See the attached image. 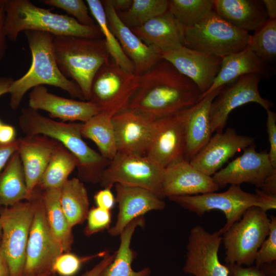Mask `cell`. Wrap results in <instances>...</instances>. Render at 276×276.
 I'll return each instance as SVG.
<instances>
[{
	"instance_id": "6da1fadb",
	"label": "cell",
	"mask_w": 276,
	"mask_h": 276,
	"mask_svg": "<svg viewBox=\"0 0 276 276\" xmlns=\"http://www.w3.org/2000/svg\"><path fill=\"white\" fill-rule=\"evenodd\" d=\"M201 95L193 81L162 59L139 75L128 109L153 121L192 107Z\"/></svg>"
},
{
	"instance_id": "7a4b0ae2",
	"label": "cell",
	"mask_w": 276,
	"mask_h": 276,
	"mask_svg": "<svg viewBox=\"0 0 276 276\" xmlns=\"http://www.w3.org/2000/svg\"><path fill=\"white\" fill-rule=\"evenodd\" d=\"M26 135H43L64 146L78 160V178L83 182L99 183L109 160L90 148L82 136L81 124L58 122L29 107L22 108L18 119Z\"/></svg>"
},
{
	"instance_id": "3957f363",
	"label": "cell",
	"mask_w": 276,
	"mask_h": 276,
	"mask_svg": "<svg viewBox=\"0 0 276 276\" xmlns=\"http://www.w3.org/2000/svg\"><path fill=\"white\" fill-rule=\"evenodd\" d=\"M24 33L31 53L32 63L26 74L13 80L10 86L8 93L10 107L16 110L29 90L44 85L59 88L73 98L85 101L79 87L65 77L58 67L54 51V36L36 31Z\"/></svg>"
},
{
	"instance_id": "277c9868",
	"label": "cell",
	"mask_w": 276,
	"mask_h": 276,
	"mask_svg": "<svg viewBox=\"0 0 276 276\" xmlns=\"http://www.w3.org/2000/svg\"><path fill=\"white\" fill-rule=\"evenodd\" d=\"M5 12L6 36L15 41L21 32L36 31L54 36L103 38L97 25L87 26L71 16L39 7L29 0H0Z\"/></svg>"
},
{
	"instance_id": "5b68a950",
	"label": "cell",
	"mask_w": 276,
	"mask_h": 276,
	"mask_svg": "<svg viewBox=\"0 0 276 276\" xmlns=\"http://www.w3.org/2000/svg\"><path fill=\"white\" fill-rule=\"evenodd\" d=\"M53 44L60 71L76 83L88 101L94 76L111 58L103 38L54 36Z\"/></svg>"
},
{
	"instance_id": "8992f818",
	"label": "cell",
	"mask_w": 276,
	"mask_h": 276,
	"mask_svg": "<svg viewBox=\"0 0 276 276\" xmlns=\"http://www.w3.org/2000/svg\"><path fill=\"white\" fill-rule=\"evenodd\" d=\"M168 198L200 217L212 210L222 211L226 221L224 225L217 232L220 235L238 221L250 207L259 206L266 211L276 209V197L268 196L258 188L255 193H248L239 185H231L226 191L221 193L173 196Z\"/></svg>"
},
{
	"instance_id": "52a82bcc",
	"label": "cell",
	"mask_w": 276,
	"mask_h": 276,
	"mask_svg": "<svg viewBox=\"0 0 276 276\" xmlns=\"http://www.w3.org/2000/svg\"><path fill=\"white\" fill-rule=\"evenodd\" d=\"M266 212L259 206L250 207L222 235L226 264L253 265L269 232L270 219Z\"/></svg>"
},
{
	"instance_id": "ba28073f",
	"label": "cell",
	"mask_w": 276,
	"mask_h": 276,
	"mask_svg": "<svg viewBox=\"0 0 276 276\" xmlns=\"http://www.w3.org/2000/svg\"><path fill=\"white\" fill-rule=\"evenodd\" d=\"M250 35L232 25L214 10L198 24L184 29V46L222 58L245 49Z\"/></svg>"
},
{
	"instance_id": "9c48e42d",
	"label": "cell",
	"mask_w": 276,
	"mask_h": 276,
	"mask_svg": "<svg viewBox=\"0 0 276 276\" xmlns=\"http://www.w3.org/2000/svg\"><path fill=\"white\" fill-rule=\"evenodd\" d=\"M42 192L37 187L30 199L33 203L34 215L27 245L24 276H51L55 260L64 252L47 221Z\"/></svg>"
},
{
	"instance_id": "30bf717a",
	"label": "cell",
	"mask_w": 276,
	"mask_h": 276,
	"mask_svg": "<svg viewBox=\"0 0 276 276\" xmlns=\"http://www.w3.org/2000/svg\"><path fill=\"white\" fill-rule=\"evenodd\" d=\"M139 82V75L124 70L110 58L94 76L88 101L100 112L113 117L128 109Z\"/></svg>"
},
{
	"instance_id": "8fae6325",
	"label": "cell",
	"mask_w": 276,
	"mask_h": 276,
	"mask_svg": "<svg viewBox=\"0 0 276 276\" xmlns=\"http://www.w3.org/2000/svg\"><path fill=\"white\" fill-rule=\"evenodd\" d=\"M34 215L31 199L0 208L1 246L10 276H24L26 248Z\"/></svg>"
},
{
	"instance_id": "7c38bea8",
	"label": "cell",
	"mask_w": 276,
	"mask_h": 276,
	"mask_svg": "<svg viewBox=\"0 0 276 276\" xmlns=\"http://www.w3.org/2000/svg\"><path fill=\"white\" fill-rule=\"evenodd\" d=\"M164 169L145 155L118 152L103 172L100 186L111 188L116 183L149 190L160 198Z\"/></svg>"
},
{
	"instance_id": "4fadbf2b",
	"label": "cell",
	"mask_w": 276,
	"mask_h": 276,
	"mask_svg": "<svg viewBox=\"0 0 276 276\" xmlns=\"http://www.w3.org/2000/svg\"><path fill=\"white\" fill-rule=\"evenodd\" d=\"M190 108L153 121L145 155L163 169L184 159L186 124Z\"/></svg>"
},
{
	"instance_id": "5bb4252c",
	"label": "cell",
	"mask_w": 276,
	"mask_h": 276,
	"mask_svg": "<svg viewBox=\"0 0 276 276\" xmlns=\"http://www.w3.org/2000/svg\"><path fill=\"white\" fill-rule=\"evenodd\" d=\"M263 76L256 74L242 76L223 87L212 102L210 119L213 133L221 132L232 110L246 104L254 102L265 110L273 104L263 98L259 90V83Z\"/></svg>"
},
{
	"instance_id": "9a60e30c",
	"label": "cell",
	"mask_w": 276,
	"mask_h": 276,
	"mask_svg": "<svg viewBox=\"0 0 276 276\" xmlns=\"http://www.w3.org/2000/svg\"><path fill=\"white\" fill-rule=\"evenodd\" d=\"M222 237L197 225L191 228L187 245L185 272L195 276H228L226 264L221 263L218 251Z\"/></svg>"
},
{
	"instance_id": "2e32d148",
	"label": "cell",
	"mask_w": 276,
	"mask_h": 276,
	"mask_svg": "<svg viewBox=\"0 0 276 276\" xmlns=\"http://www.w3.org/2000/svg\"><path fill=\"white\" fill-rule=\"evenodd\" d=\"M275 171L276 168L272 166L268 153L258 152L254 143L212 177L219 187L248 183L259 188L265 178Z\"/></svg>"
},
{
	"instance_id": "e0dca14e",
	"label": "cell",
	"mask_w": 276,
	"mask_h": 276,
	"mask_svg": "<svg viewBox=\"0 0 276 276\" xmlns=\"http://www.w3.org/2000/svg\"><path fill=\"white\" fill-rule=\"evenodd\" d=\"M161 53L162 58L193 81L202 95L211 87L221 67V57L184 45Z\"/></svg>"
},
{
	"instance_id": "ac0fdd59",
	"label": "cell",
	"mask_w": 276,
	"mask_h": 276,
	"mask_svg": "<svg viewBox=\"0 0 276 276\" xmlns=\"http://www.w3.org/2000/svg\"><path fill=\"white\" fill-rule=\"evenodd\" d=\"M254 143V137L239 134L234 129L228 128L211 136L190 163L200 171L212 176L237 152Z\"/></svg>"
},
{
	"instance_id": "d6986e66",
	"label": "cell",
	"mask_w": 276,
	"mask_h": 276,
	"mask_svg": "<svg viewBox=\"0 0 276 276\" xmlns=\"http://www.w3.org/2000/svg\"><path fill=\"white\" fill-rule=\"evenodd\" d=\"M101 1L108 26L123 52L133 63L135 74L141 75L163 59L159 49L146 44L122 22L109 0Z\"/></svg>"
},
{
	"instance_id": "ffe728a7",
	"label": "cell",
	"mask_w": 276,
	"mask_h": 276,
	"mask_svg": "<svg viewBox=\"0 0 276 276\" xmlns=\"http://www.w3.org/2000/svg\"><path fill=\"white\" fill-rule=\"evenodd\" d=\"M114 186L119 212L114 226L107 230L111 236L120 235L134 219L150 211L162 210L165 208L163 199L149 190L119 183Z\"/></svg>"
},
{
	"instance_id": "44dd1931",
	"label": "cell",
	"mask_w": 276,
	"mask_h": 276,
	"mask_svg": "<svg viewBox=\"0 0 276 276\" xmlns=\"http://www.w3.org/2000/svg\"><path fill=\"white\" fill-rule=\"evenodd\" d=\"M219 188L212 176L200 171L185 159L174 162L164 170V197L205 194L216 192Z\"/></svg>"
},
{
	"instance_id": "7402d4cb",
	"label": "cell",
	"mask_w": 276,
	"mask_h": 276,
	"mask_svg": "<svg viewBox=\"0 0 276 276\" xmlns=\"http://www.w3.org/2000/svg\"><path fill=\"white\" fill-rule=\"evenodd\" d=\"M17 140V151L25 173L27 200H29L38 186L59 142L43 135H25Z\"/></svg>"
},
{
	"instance_id": "603a6c76",
	"label": "cell",
	"mask_w": 276,
	"mask_h": 276,
	"mask_svg": "<svg viewBox=\"0 0 276 276\" xmlns=\"http://www.w3.org/2000/svg\"><path fill=\"white\" fill-rule=\"evenodd\" d=\"M29 107L48 112L51 118L66 122L87 121L100 112L99 109L87 101L65 98L49 91L43 85L32 88L29 94Z\"/></svg>"
},
{
	"instance_id": "cb8c5ba5",
	"label": "cell",
	"mask_w": 276,
	"mask_h": 276,
	"mask_svg": "<svg viewBox=\"0 0 276 276\" xmlns=\"http://www.w3.org/2000/svg\"><path fill=\"white\" fill-rule=\"evenodd\" d=\"M118 152L145 155L153 121L128 109L112 117Z\"/></svg>"
},
{
	"instance_id": "d4e9b609",
	"label": "cell",
	"mask_w": 276,
	"mask_h": 276,
	"mask_svg": "<svg viewBox=\"0 0 276 276\" xmlns=\"http://www.w3.org/2000/svg\"><path fill=\"white\" fill-rule=\"evenodd\" d=\"M184 29L168 10L131 30L144 43L156 48L162 53L184 45Z\"/></svg>"
},
{
	"instance_id": "484cf974",
	"label": "cell",
	"mask_w": 276,
	"mask_h": 276,
	"mask_svg": "<svg viewBox=\"0 0 276 276\" xmlns=\"http://www.w3.org/2000/svg\"><path fill=\"white\" fill-rule=\"evenodd\" d=\"M220 87L205 96L190 108L186 124L184 159L190 162L207 144L212 136L210 110L219 94Z\"/></svg>"
},
{
	"instance_id": "4316f807",
	"label": "cell",
	"mask_w": 276,
	"mask_h": 276,
	"mask_svg": "<svg viewBox=\"0 0 276 276\" xmlns=\"http://www.w3.org/2000/svg\"><path fill=\"white\" fill-rule=\"evenodd\" d=\"M215 12L235 27L257 31L268 20L262 1L214 0Z\"/></svg>"
},
{
	"instance_id": "83f0119b",
	"label": "cell",
	"mask_w": 276,
	"mask_h": 276,
	"mask_svg": "<svg viewBox=\"0 0 276 276\" xmlns=\"http://www.w3.org/2000/svg\"><path fill=\"white\" fill-rule=\"evenodd\" d=\"M256 74L265 76L268 74L266 63L246 47L237 53L222 58L218 75L208 90L201 95L200 99L218 88L223 87L239 77Z\"/></svg>"
},
{
	"instance_id": "f1b7e54d",
	"label": "cell",
	"mask_w": 276,
	"mask_h": 276,
	"mask_svg": "<svg viewBox=\"0 0 276 276\" xmlns=\"http://www.w3.org/2000/svg\"><path fill=\"white\" fill-rule=\"evenodd\" d=\"M145 223L144 217L141 216L131 221L125 227L119 235L120 244L113 260L98 276H150V268L135 271L131 266L137 255L131 247V239L136 228L143 227Z\"/></svg>"
},
{
	"instance_id": "f546056e",
	"label": "cell",
	"mask_w": 276,
	"mask_h": 276,
	"mask_svg": "<svg viewBox=\"0 0 276 276\" xmlns=\"http://www.w3.org/2000/svg\"><path fill=\"white\" fill-rule=\"evenodd\" d=\"M27 199L25 173L16 151L0 173V208L10 206Z\"/></svg>"
},
{
	"instance_id": "4dcf8cb0",
	"label": "cell",
	"mask_w": 276,
	"mask_h": 276,
	"mask_svg": "<svg viewBox=\"0 0 276 276\" xmlns=\"http://www.w3.org/2000/svg\"><path fill=\"white\" fill-rule=\"evenodd\" d=\"M60 189L42 190V199L50 228L60 243L63 252H66L71 250L74 236L73 227L69 224L60 204Z\"/></svg>"
},
{
	"instance_id": "1f68e13d",
	"label": "cell",
	"mask_w": 276,
	"mask_h": 276,
	"mask_svg": "<svg viewBox=\"0 0 276 276\" xmlns=\"http://www.w3.org/2000/svg\"><path fill=\"white\" fill-rule=\"evenodd\" d=\"M112 117L100 112L82 123L81 128L83 137L92 141L100 154L109 160L118 153Z\"/></svg>"
},
{
	"instance_id": "d6a6232c",
	"label": "cell",
	"mask_w": 276,
	"mask_h": 276,
	"mask_svg": "<svg viewBox=\"0 0 276 276\" xmlns=\"http://www.w3.org/2000/svg\"><path fill=\"white\" fill-rule=\"evenodd\" d=\"M60 201L70 225L82 224L89 211V200L84 183L78 178L68 179L60 189Z\"/></svg>"
},
{
	"instance_id": "836d02e7",
	"label": "cell",
	"mask_w": 276,
	"mask_h": 276,
	"mask_svg": "<svg viewBox=\"0 0 276 276\" xmlns=\"http://www.w3.org/2000/svg\"><path fill=\"white\" fill-rule=\"evenodd\" d=\"M78 164L75 156L59 143L37 187L42 190L60 189L77 168Z\"/></svg>"
},
{
	"instance_id": "e575fe53",
	"label": "cell",
	"mask_w": 276,
	"mask_h": 276,
	"mask_svg": "<svg viewBox=\"0 0 276 276\" xmlns=\"http://www.w3.org/2000/svg\"><path fill=\"white\" fill-rule=\"evenodd\" d=\"M85 2L96 24L100 29L111 58L122 68L129 72L135 73L133 63L123 52L118 39L108 26L101 1L86 0Z\"/></svg>"
},
{
	"instance_id": "d590c367",
	"label": "cell",
	"mask_w": 276,
	"mask_h": 276,
	"mask_svg": "<svg viewBox=\"0 0 276 276\" xmlns=\"http://www.w3.org/2000/svg\"><path fill=\"white\" fill-rule=\"evenodd\" d=\"M185 28L193 27L214 10V0H169L168 10Z\"/></svg>"
},
{
	"instance_id": "8d00e7d4",
	"label": "cell",
	"mask_w": 276,
	"mask_h": 276,
	"mask_svg": "<svg viewBox=\"0 0 276 276\" xmlns=\"http://www.w3.org/2000/svg\"><path fill=\"white\" fill-rule=\"evenodd\" d=\"M168 10V0H133L127 11L117 13L122 22L132 29L162 15Z\"/></svg>"
},
{
	"instance_id": "74e56055",
	"label": "cell",
	"mask_w": 276,
	"mask_h": 276,
	"mask_svg": "<svg viewBox=\"0 0 276 276\" xmlns=\"http://www.w3.org/2000/svg\"><path fill=\"white\" fill-rule=\"evenodd\" d=\"M247 47L265 63L273 62L276 57V19L268 20L250 35Z\"/></svg>"
},
{
	"instance_id": "f35d334b",
	"label": "cell",
	"mask_w": 276,
	"mask_h": 276,
	"mask_svg": "<svg viewBox=\"0 0 276 276\" xmlns=\"http://www.w3.org/2000/svg\"><path fill=\"white\" fill-rule=\"evenodd\" d=\"M108 251H102L96 255L79 257L71 252H63L55 260L53 266V273L60 276H74L80 269L82 264L96 257H104Z\"/></svg>"
},
{
	"instance_id": "ab89813d",
	"label": "cell",
	"mask_w": 276,
	"mask_h": 276,
	"mask_svg": "<svg viewBox=\"0 0 276 276\" xmlns=\"http://www.w3.org/2000/svg\"><path fill=\"white\" fill-rule=\"evenodd\" d=\"M42 2L47 5L62 9L83 25H97L89 14L86 2L82 0H44Z\"/></svg>"
},
{
	"instance_id": "60d3db41",
	"label": "cell",
	"mask_w": 276,
	"mask_h": 276,
	"mask_svg": "<svg viewBox=\"0 0 276 276\" xmlns=\"http://www.w3.org/2000/svg\"><path fill=\"white\" fill-rule=\"evenodd\" d=\"M269 232L263 242L255 258V266L276 261V217L271 215L270 218Z\"/></svg>"
},
{
	"instance_id": "b9f144b4",
	"label": "cell",
	"mask_w": 276,
	"mask_h": 276,
	"mask_svg": "<svg viewBox=\"0 0 276 276\" xmlns=\"http://www.w3.org/2000/svg\"><path fill=\"white\" fill-rule=\"evenodd\" d=\"M111 211L104 210L99 207H94L88 212L86 220V225L84 229V234L86 236L108 230L111 222Z\"/></svg>"
},
{
	"instance_id": "7bdbcfd3",
	"label": "cell",
	"mask_w": 276,
	"mask_h": 276,
	"mask_svg": "<svg viewBox=\"0 0 276 276\" xmlns=\"http://www.w3.org/2000/svg\"><path fill=\"white\" fill-rule=\"evenodd\" d=\"M266 111V129L270 144V150L268 154L272 166L276 168V113L270 109Z\"/></svg>"
},
{
	"instance_id": "ee69618b",
	"label": "cell",
	"mask_w": 276,
	"mask_h": 276,
	"mask_svg": "<svg viewBox=\"0 0 276 276\" xmlns=\"http://www.w3.org/2000/svg\"><path fill=\"white\" fill-rule=\"evenodd\" d=\"M110 188H104L97 191L94 195V201L97 207L111 211L114 207L116 198Z\"/></svg>"
},
{
	"instance_id": "f6af8a7d",
	"label": "cell",
	"mask_w": 276,
	"mask_h": 276,
	"mask_svg": "<svg viewBox=\"0 0 276 276\" xmlns=\"http://www.w3.org/2000/svg\"><path fill=\"white\" fill-rule=\"evenodd\" d=\"M225 264L228 276H265L261 269L255 265L245 267L236 264Z\"/></svg>"
},
{
	"instance_id": "bcb514c9",
	"label": "cell",
	"mask_w": 276,
	"mask_h": 276,
	"mask_svg": "<svg viewBox=\"0 0 276 276\" xmlns=\"http://www.w3.org/2000/svg\"><path fill=\"white\" fill-rule=\"evenodd\" d=\"M17 150V140L7 144H0V173L11 156Z\"/></svg>"
},
{
	"instance_id": "7dc6e473",
	"label": "cell",
	"mask_w": 276,
	"mask_h": 276,
	"mask_svg": "<svg viewBox=\"0 0 276 276\" xmlns=\"http://www.w3.org/2000/svg\"><path fill=\"white\" fill-rule=\"evenodd\" d=\"M5 12L0 3V65L3 61L7 49V37L5 33Z\"/></svg>"
},
{
	"instance_id": "c3c4849f",
	"label": "cell",
	"mask_w": 276,
	"mask_h": 276,
	"mask_svg": "<svg viewBox=\"0 0 276 276\" xmlns=\"http://www.w3.org/2000/svg\"><path fill=\"white\" fill-rule=\"evenodd\" d=\"M115 252L110 254L108 251L101 260L90 269L86 271L81 276H98L102 270L113 260Z\"/></svg>"
},
{
	"instance_id": "681fc988",
	"label": "cell",
	"mask_w": 276,
	"mask_h": 276,
	"mask_svg": "<svg viewBox=\"0 0 276 276\" xmlns=\"http://www.w3.org/2000/svg\"><path fill=\"white\" fill-rule=\"evenodd\" d=\"M258 189L268 196L276 197V171L267 177Z\"/></svg>"
},
{
	"instance_id": "f907efd6",
	"label": "cell",
	"mask_w": 276,
	"mask_h": 276,
	"mask_svg": "<svg viewBox=\"0 0 276 276\" xmlns=\"http://www.w3.org/2000/svg\"><path fill=\"white\" fill-rule=\"evenodd\" d=\"M16 132L13 126L3 124L0 128V144H7L14 141Z\"/></svg>"
},
{
	"instance_id": "816d5d0a",
	"label": "cell",
	"mask_w": 276,
	"mask_h": 276,
	"mask_svg": "<svg viewBox=\"0 0 276 276\" xmlns=\"http://www.w3.org/2000/svg\"><path fill=\"white\" fill-rule=\"evenodd\" d=\"M133 0H109L110 4L117 12L127 11L130 7Z\"/></svg>"
},
{
	"instance_id": "f5cc1de1",
	"label": "cell",
	"mask_w": 276,
	"mask_h": 276,
	"mask_svg": "<svg viewBox=\"0 0 276 276\" xmlns=\"http://www.w3.org/2000/svg\"><path fill=\"white\" fill-rule=\"evenodd\" d=\"M268 20L275 19L276 18V1H262Z\"/></svg>"
},
{
	"instance_id": "db71d44e",
	"label": "cell",
	"mask_w": 276,
	"mask_h": 276,
	"mask_svg": "<svg viewBox=\"0 0 276 276\" xmlns=\"http://www.w3.org/2000/svg\"><path fill=\"white\" fill-rule=\"evenodd\" d=\"M259 267L265 276H276V261L263 264Z\"/></svg>"
},
{
	"instance_id": "11a10c76",
	"label": "cell",
	"mask_w": 276,
	"mask_h": 276,
	"mask_svg": "<svg viewBox=\"0 0 276 276\" xmlns=\"http://www.w3.org/2000/svg\"><path fill=\"white\" fill-rule=\"evenodd\" d=\"M13 79L10 77L0 76V97L8 94Z\"/></svg>"
},
{
	"instance_id": "9f6ffc18",
	"label": "cell",
	"mask_w": 276,
	"mask_h": 276,
	"mask_svg": "<svg viewBox=\"0 0 276 276\" xmlns=\"http://www.w3.org/2000/svg\"><path fill=\"white\" fill-rule=\"evenodd\" d=\"M0 276H10V271L7 261L3 254L0 241Z\"/></svg>"
},
{
	"instance_id": "6f0895ef",
	"label": "cell",
	"mask_w": 276,
	"mask_h": 276,
	"mask_svg": "<svg viewBox=\"0 0 276 276\" xmlns=\"http://www.w3.org/2000/svg\"><path fill=\"white\" fill-rule=\"evenodd\" d=\"M2 230L1 223V221H0V241H1V238H2Z\"/></svg>"
},
{
	"instance_id": "680465c9",
	"label": "cell",
	"mask_w": 276,
	"mask_h": 276,
	"mask_svg": "<svg viewBox=\"0 0 276 276\" xmlns=\"http://www.w3.org/2000/svg\"><path fill=\"white\" fill-rule=\"evenodd\" d=\"M3 122L0 120V128H1V126H2V125H3Z\"/></svg>"
},
{
	"instance_id": "91938a15",
	"label": "cell",
	"mask_w": 276,
	"mask_h": 276,
	"mask_svg": "<svg viewBox=\"0 0 276 276\" xmlns=\"http://www.w3.org/2000/svg\"><path fill=\"white\" fill-rule=\"evenodd\" d=\"M41 276H48V275H41Z\"/></svg>"
}]
</instances>
